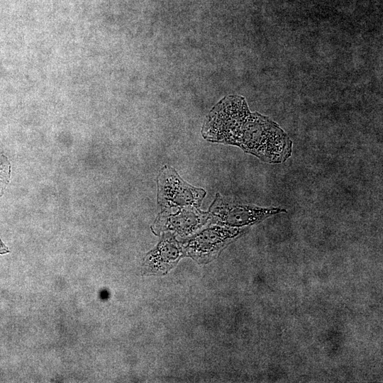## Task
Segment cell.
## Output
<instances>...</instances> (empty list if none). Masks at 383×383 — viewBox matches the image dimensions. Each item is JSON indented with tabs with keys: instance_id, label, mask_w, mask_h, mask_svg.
<instances>
[{
	"instance_id": "cell-1",
	"label": "cell",
	"mask_w": 383,
	"mask_h": 383,
	"mask_svg": "<svg viewBox=\"0 0 383 383\" xmlns=\"http://www.w3.org/2000/svg\"><path fill=\"white\" fill-rule=\"evenodd\" d=\"M201 134L208 141L237 146L265 163H283L292 154L289 135L269 117L251 112L239 95L226 96L211 109Z\"/></svg>"
},
{
	"instance_id": "cell-2",
	"label": "cell",
	"mask_w": 383,
	"mask_h": 383,
	"mask_svg": "<svg viewBox=\"0 0 383 383\" xmlns=\"http://www.w3.org/2000/svg\"><path fill=\"white\" fill-rule=\"evenodd\" d=\"M209 212L211 222L220 226L240 228L257 224L279 213H287V210L278 206H260L216 193Z\"/></svg>"
},
{
	"instance_id": "cell-3",
	"label": "cell",
	"mask_w": 383,
	"mask_h": 383,
	"mask_svg": "<svg viewBox=\"0 0 383 383\" xmlns=\"http://www.w3.org/2000/svg\"><path fill=\"white\" fill-rule=\"evenodd\" d=\"M157 201L161 209L173 207L194 206L200 208L206 192L184 181L176 170L165 166L157 178Z\"/></svg>"
},
{
	"instance_id": "cell-4",
	"label": "cell",
	"mask_w": 383,
	"mask_h": 383,
	"mask_svg": "<svg viewBox=\"0 0 383 383\" xmlns=\"http://www.w3.org/2000/svg\"><path fill=\"white\" fill-rule=\"evenodd\" d=\"M243 233V229L215 226L205 229L190 239L183 251L198 262H208L232 240Z\"/></svg>"
},
{
	"instance_id": "cell-5",
	"label": "cell",
	"mask_w": 383,
	"mask_h": 383,
	"mask_svg": "<svg viewBox=\"0 0 383 383\" xmlns=\"http://www.w3.org/2000/svg\"><path fill=\"white\" fill-rule=\"evenodd\" d=\"M153 227L158 232L172 231L185 237L190 235L211 221L209 212L194 206L161 209Z\"/></svg>"
},
{
	"instance_id": "cell-6",
	"label": "cell",
	"mask_w": 383,
	"mask_h": 383,
	"mask_svg": "<svg viewBox=\"0 0 383 383\" xmlns=\"http://www.w3.org/2000/svg\"><path fill=\"white\" fill-rule=\"evenodd\" d=\"M183 252L179 243L172 235L167 233L145 257V270L151 274L165 273L175 266Z\"/></svg>"
},
{
	"instance_id": "cell-7",
	"label": "cell",
	"mask_w": 383,
	"mask_h": 383,
	"mask_svg": "<svg viewBox=\"0 0 383 383\" xmlns=\"http://www.w3.org/2000/svg\"><path fill=\"white\" fill-rule=\"evenodd\" d=\"M9 252V250H8V248L4 245V243L0 240V254H4Z\"/></svg>"
}]
</instances>
